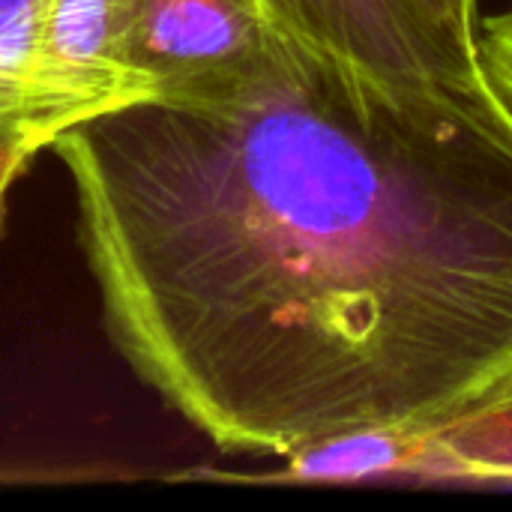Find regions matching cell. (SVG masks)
Listing matches in <instances>:
<instances>
[{
  "instance_id": "cell-1",
  "label": "cell",
  "mask_w": 512,
  "mask_h": 512,
  "mask_svg": "<svg viewBox=\"0 0 512 512\" xmlns=\"http://www.w3.org/2000/svg\"><path fill=\"white\" fill-rule=\"evenodd\" d=\"M102 327L222 453L426 426L512 369V111L285 36L249 78L51 141Z\"/></svg>"
},
{
  "instance_id": "cell-2",
  "label": "cell",
  "mask_w": 512,
  "mask_h": 512,
  "mask_svg": "<svg viewBox=\"0 0 512 512\" xmlns=\"http://www.w3.org/2000/svg\"><path fill=\"white\" fill-rule=\"evenodd\" d=\"M309 48L396 87L486 84L480 0H264Z\"/></svg>"
},
{
  "instance_id": "cell-3",
  "label": "cell",
  "mask_w": 512,
  "mask_h": 512,
  "mask_svg": "<svg viewBox=\"0 0 512 512\" xmlns=\"http://www.w3.org/2000/svg\"><path fill=\"white\" fill-rule=\"evenodd\" d=\"M282 477L288 483L399 477L512 486V369L426 426L297 450L285 459Z\"/></svg>"
},
{
  "instance_id": "cell-4",
  "label": "cell",
  "mask_w": 512,
  "mask_h": 512,
  "mask_svg": "<svg viewBox=\"0 0 512 512\" xmlns=\"http://www.w3.org/2000/svg\"><path fill=\"white\" fill-rule=\"evenodd\" d=\"M285 36L264 0H126V51L147 102L225 90L258 72Z\"/></svg>"
},
{
  "instance_id": "cell-5",
  "label": "cell",
  "mask_w": 512,
  "mask_h": 512,
  "mask_svg": "<svg viewBox=\"0 0 512 512\" xmlns=\"http://www.w3.org/2000/svg\"><path fill=\"white\" fill-rule=\"evenodd\" d=\"M147 102L126 51V0H48L33 84L30 138L45 150L66 129Z\"/></svg>"
},
{
  "instance_id": "cell-6",
  "label": "cell",
  "mask_w": 512,
  "mask_h": 512,
  "mask_svg": "<svg viewBox=\"0 0 512 512\" xmlns=\"http://www.w3.org/2000/svg\"><path fill=\"white\" fill-rule=\"evenodd\" d=\"M45 6L48 0H0V147H39L30 138V84Z\"/></svg>"
},
{
  "instance_id": "cell-7",
  "label": "cell",
  "mask_w": 512,
  "mask_h": 512,
  "mask_svg": "<svg viewBox=\"0 0 512 512\" xmlns=\"http://www.w3.org/2000/svg\"><path fill=\"white\" fill-rule=\"evenodd\" d=\"M477 42L486 78L512 111V3L480 18Z\"/></svg>"
},
{
  "instance_id": "cell-8",
  "label": "cell",
  "mask_w": 512,
  "mask_h": 512,
  "mask_svg": "<svg viewBox=\"0 0 512 512\" xmlns=\"http://www.w3.org/2000/svg\"><path fill=\"white\" fill-rule=\"evenodd\" d=\"M39 147L33 144H6L0 147V231H3V222H6V198H9V189L15 186V180L30 168V162L36 159Z\"/></svg>"
}]
</instances>
